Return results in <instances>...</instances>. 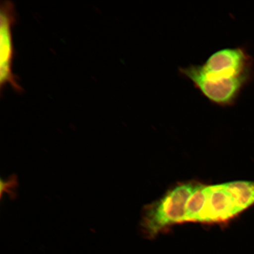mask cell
<instances>
[{"mask_svg": "<svg viewBox=\"0 0 254 254\" xmlns=\"http://www.w3.org/2000/svg\"><path fill=\"white\" fill-rule=\"evenodd\" d=\"M247 60L240 48H225L212 54L202 64L180 67L179 71L209 102L225 107L233 104L246 81Z\"/></svg>", "mask_w": 254, "mask_h": 254, "instance_id": "1", "label": "cell"}, {"mask_svg": "<svg viewBox=\"0 0 254 254\" xmlns=\"http://www.w3.org/2000/svg\"><path fill=\"white\" fill-rule=\"evenodd\" d=\"M253 204L254 182L236 181L215 185L205 184L190 198L183 223H223Z\"/></svg>", "mask_w": 254, "mask_h": 254, "instance_id": "2", "label": "cell"}, {"mask_svg": "<svg viewBox=\"0 0 254 254\" xmlns=\"http://www.w3.org/2000/svg\"><path fill=\"white\" fill-rule=\"evenodd\" d=\"M204 184L190 180L177 184L160 199L143 209L141 227L143 233L153 238L174 225L183 223L187 202Z\"/></svg>", "mask_w": 254, "mask_h": 254, "instance_id": "3", "label": "cell"}, {"mask_svg": "<svg viewBox=\"0 0 254 254\" xmlns=\"http://www.w3.org/2000/svg\"><path fill=\"white\" fill-rule=\"evenodd\" d=\"M17 21L15 5L11 1H2L0 7V91L10 85L16 93H23L17 76L12 72L14 47L12 41V27Z\"/></svg>", "mask_w": 254, "mask_h": 254, "instance_id": "4", "label": "cell"}, {"mask_svg": "<svg viewBox=\"0 0 254 254\" xmlns=\"http://www.w3.org/2000/svg\"><path fill=\"white\" fill-rule=\"evenodd\" d=\"M17 186V179L15 176H12V178L7 180L3 181L1 180V193L4 191L5 193H8L11 197H14V190L15 189L16 186Z\"/></svg>", "mask_w": 254, "mask_h": 254, "instance_id": "5", "label": "cell"}]
</instances>
